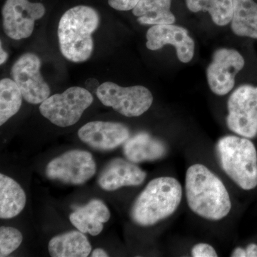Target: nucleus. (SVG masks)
<instances>
[{
  "label": "nucleus",
  "instance_id": "7ed1b4c3",
  "mask_svg": "<svg viewBox=\"0 0 257 257\" xmlns=\"http://www.w3.org/2000/svg\"><path fill=\"white\" fill-rule=\"evenodd\" d=\"M182 198V187L177 179L170 177L153 179L134 203L132 219L142 226L156 224L175 212Z\"/></svg>",
  "mask_w": 257,
  "mask_h": 257
},
{
  "label": "nucleus",
  "instance_id": "2eb2a0df",
  "mask_svg": "<svg viewBox=\"0 0 257 257\" xmlns=\"http://www.w3.org/2000/svg\"><path fill=\"white\" fill-rule=\"evenodd\" d=\"M110 219V211L99 199H92L84 207L77 208L69 216L71 223L82 233L92 236L100 234L104 228L103 223Z\"/></svg>",
  "mask_w": 257,
  "mask_h": 257
},
{
  "label": "nucleus",
  "instance_id": "ddd939ff",
  "mask_svg": "<svg viewBox=\"0 0 257 257\" xmlns=\"http://www.w3.org/2000/svg\"><path fill=\"white\" fill-rule=\"evenodd\" d=\"M130 135L127 126L111 121H90L78 131L79 138L83 143L101 151L114 150L124 144Z\"/></svg>",
  "mask_w": 257,
  "mask_h": 257
},
{
  "label": "nucleus",
  "instance_id": "6ab92c4d",
  "mask_svg": "<svg viewBox=\"0 0 257 257\" xmlns=\"http://www.w3.org/2000/svg\"><path fill=\"white\" fill-rule=\"evenodd\" d=\"M25 191L8 176L0 175V218L12 219L18 216L26 205Z\"/></svg>",
  "mask_w": 257,
  "mask_h": 257
},
{
  "label": "nucleus",
  "instance_id": "bb28decb",
  "mask_svg": "<svg viewBox=\"0 0 257 257\" xmlns=\"http://www.w3.org/2000/svg\"><path fill=\"white\" fill-rule=\"evenodd\" d=\"M231 256L233 257H246V250L241 247L235 248L231 253Z\"/></svg>",
  "mask_w": 257,
  "mask_h": 257
},
{
  "label": "nucleus",
  "instance_id": "b1692460",
  "mask_svg": "<svg viewBox=\"0 0 257 257\" xmlns=\"http://www.w3.org/2000/svg\"><path fill=\"white\" fill-rule=\"evenodd\" d=\"M194 257H216L217 253L213 246L206 243H199L194 245L192 249Z\"/></svg>",
  "mask_w": 257,
  "mask_h": 257
},
{
  "label": "nucleus",
  "instance_id": "20e7f679",
  "mask_svg": "<svg viewBox=\"0 0 257 257\" xmlns=\"http://www.w3.org/2000/svg\"><path fill=\"white\" fill-rule=\"evenodd\" d=\"M219 165L225 173L241 189L257 186V152L249 139L234 135L223 137L216 145Z\"/></svg>",
  "mask_w": 257,
  "mask_h": 257
},
{
  "label": "nucleus",
  "instance_id": "cd10ccee",
  "mask_svg": "<svg viewBox=\"0 0 257 257\" xmlns=\"http://www.w3.org/2000/svg\"><path fill=\"white\" fill-rule=\"evenodd\" d=\"M91 256L92 257H107L109 255L102 248H96L92 251Z\"/></svg>",
  "mask_w": 257,
  "mask_h": 257
},
{
  "label": "nucleus",
  "instance_id": "f8f14e48",
  "mask_svg": "<svg viewBox=\"0 0 257 257\" xmlns=\"http://www.w3.org/2000/svg\"><path fill=\"white\" fill-rule=\"evenodd\" d=\"M146 46L148 50L157 51L166 45L175 47L178 60L189 63L195 55L196 45L188 30L175 24L153 25L147 30Z\"/></svg>",
  "mask_w": 257,
  "mask_h": 257
},
{
  "label": "nucleus",
  "instance_id": "dca6fc26",
  "mask_svg": "<svg viewBox=\"0 0 257 257\" xmlns=\"http://www.w3.org/2000/svg\"><path fill=\"white\" fill-rule=\"evenodd\" d=\"M123 152L128 161L140 163L162 158L167 149L163 142L152 138L148 133H140L125 142Z\"/></svg>",
  "mask_w": 257,
  "mask_h": 257
},
{
  "label": "nucleus",
  "instance_id": "a878e982",
  "mask_svg": "<svg viewBox=\"0 0 257 257\" xmlns=\"http://www.w3.org/2000/svg\"><path fill=\"white\" fill-rule=\"evenodd\" d=\"M246 256L257 257V245L250 243L246 248Z\"/></svg>",
  "mask_w": 257,
  "mask_h": 257
},
{
  "label": "nucleus",
  "instance_id": "c85d7f7f",
  "mask_svg": "<svg viewBox=\"0 0 257 257\" xmlns=\"http://www.w3.org/2000/svg\"><path fill=\"white\" fill-rule=\"evenodd\" d=\"M0 64H3L8 60V54L4 50H3V44L1 42V47H0Z\"/></svg>",
  "mask_w": 257,
  "mask_h": 257
},
{
  "label": "nucleus",
  "instance_id": "f257e3e1",
  "mask_svg": "<svg viewBox=\"0 0 257 257\" xmlns=\"http://www.w3.org/2000/svg\"><path fill=\"white\" fill-rule=\"evenodd\" d=\"M186 196L189 208L208 220L219 221L229 214V194L219 177L206 166L195 164L187 170Z\"/></svg>",
  "mask_w": 257,
  "mask_h": 257
},
{
  "label": "nucleus",
  "instance_id": "393cba45",
  "mask_svg": "<svg viewBox=\"0 0 257 257\" xmlns=\"http://www.w3.org/2000/svg\"><path fill=\"white\" fill-rule=\"evenodd\" d=\"M140 0H108L109 6L118 11L133 10Z\"/></svg>",
  "mask_w": 257,
  "mask_h": 257
},
{
  "label": "nucleus",
  "instance_id": "f03ea898",
  "mask_svg": "<svg viewBox=\"0 0 257 257\" xmlns=\"http://www.w3.org/2000/svg\"><path fill=\"white\" fill-rule=\"evenodd\" d=\"M99 15L91 7H74L60 20L58 39L61 53L74 63L86 62L94 50L92 34L99 25Z\"/></svg>",
  "mask_w": 257,
  "mask_h": 257
},
{
  "label": "nucleus",
  "instance_id": "4468645a",
  "mask_svg": "<svg viewBox=\"0 0 257 257\" xmlns=\"http://www.w3.org/2000/svg\"><path fill=\"white\" fill-rule=\"evenodd\" d=\"M146 177V172L134 162L117 158L106 165L98 183L104 190L114 191L123 187L141 185Z\"/></svg>",
  "mask_w": 257,
  "mask_h": 257
},
{
  "label": "nucleus",
  "instance_id": "aec40b11",
  "mask_svg": "<svg viewBox=\"0 0 257 257\" xmlns=\"http://www.w3.org/2000/svg\"><path fill=\"white\" fill-rule=\"evenodd\" d=\"M172 0H140L133 10L140 25H167L176 23L175 15L171 11Z\"/></svg>",
  "mask_w": 257,
  "mask_h": 257
},
{
  "label": "nucleus",
  "instance_id": "5701e85b",
  "mask_svg": "<svg viewBox=\"0 0 257 257\" xmlns=\"http://www.w3.org/2000/svg\"><path fill=\"white\" fill-rule=\"evenodd\" d=\"M23 236L18 229L11 226L0 227V256H9L23 242Z\"/></svg>",
  "mask_w": 257,
  "mask_h": 257
},
{
  "label": "nucleus",
  "instance_id": "412c9836",
  "mask_svg": "<svg viewBox=\"0 0 257 257\" xmlns=\"http://www.w3.org/2000/svg\"><path fill=\"white\" fill-rule=\"evenodd\" d=\"M192 13H207L219 27L229 25L233 16V0H185Z\"/></svg>",
  "mask_w": 257,
  "mask_h": 257
},
{
  "label": "nucleus",
  "instance_id": "9b49d317",
  "mask_svg": "<svg viewBox=\"0 0 257 257\" xmlns=\"http://www.w3.org/2000/svg\"><path fill=\"white\" fill-rule=\"evenodd\" d=\"M2 14L5 33L13 40H20L31 36L35 21L43 18L45 8L29 0H7Z\"/></svg>",
  "mask_w": 257,
  "mask_h": 257
},
{
  "label": "nucleus",
  "instance_id": "4be33fe9",
  "mask_svg": "<svg viewBox=\"0 0 257 257\" xmlns=\"http://www.w3.org/2000/svg\"><path fill=\"white\" fill-rule=\"evenodd\" d=\"M23 96L13 79L0 81V125H3L20 110Z\"/></svg>",
  "mask_w": 257,
  "mask_h": 257
},
{
  "label": "nucleus",
  "instance_id": "1a4fd4ad",
  "mask_svg": "<svg viewBox=\"0 0 257 257\" xmlns=\"http://www.w3.org/2000/svg\"><path fill=\"white\" fill-rule=\"evenodd\" d=\"M95 173L96 163L92 154L78 150L54 159L46 168L48 178L73 185L85 183Z\"/></svg>",
  "mask_w": 257,
  "mask_h": 257
},
{
  "label": "nucleus",
  "instance_id": "f3484780",
  "mask_svg": "<svg viewBox=\"0 0 257 257\" xmlns=\"http://www.w3.org/2000/svg\"><path fill=\"white\" fill-rule=\"evenodd\" d=\"M48 250L52 257H87L92 246L84 233L72 231L52 238Z\"/></svg>",
  "mask_w": 257,
  "mask_h": 257
},
{
  "label": "nucleus",
  "instance_id": "423d86ee",
  "mask_svg": "<svg viewBox=\"0 0 257 257\" xmlns=\"http://www.w3.org/2000/svg\"><path fill=\"white\" fill-rule=\"evenodd\" d=\"M226 122L232 133L253 139L257 135V86L243 84L231 92Z\"/></svg>",
  "mask_w": 257,
  "mask_h": 257
},
{
  "label": "nucleus",
  "instance_id": "9d476101",
  "mask_svg": "<svg viewBox=\"0 0 257 257\" xmlns=\"http://www.w3.org/2000/svg\"><path fill=\"white\" fill-rule=\"evenodd\" d=\"M41 60L35 54L25 53L13 64L11 74L23 99L32 104H41L50 96V88L42 77Z\"/></svg>",
  "mask_w": 257,
  "mask_h": 257
},
{
  "label": "nucleus",
  "instance_id": "6e6552de",
  "mask_svg": "<svg viewBox=\"0 0 257 257\" xmlns=\"http://www.w3.org/2000/svg\"><path fill=\"white\" fill-rule=\"evenodd\" d=\"M244 66V57L239 51L227 47L216 50L206 70L211 92L217 96L229 94L234 89L236 76Z\"/></svg>",
  "mask_w": 257,
  "mask_h": 257
},
{
  "label": "nucleus",
  "instance_id": "0eeeda50",
  "mask_svg": "<svg viewBox=\"0 0 257 257\" xmlns=\"http://www.w3.org/2000/svg\"><path fill=\"white\" fill-rule=\"evenodd\" d=\"M96 94L104 106L127 117L143 115L151 107L154 99L152 92L144 86L124 87L111 82L101 84Z\"/></svg>",
  "mask_w": 257,
  "mask_h": 257
},
{
  "label": "nucleus",
  "instance_id": "39448f33",
  "mask_svg": "<svg viewBox=\"0 0 257 257\" xmlns=\"http://www.w3.org/2000/svg\"><path fill=\"white\" fill-rule=\"evenodd\" d=\"M92 102L93 96L87 89L72 87L49 96L40 104V111L52 124L67 127L75 124Z\"/></svg>",
  "mask_w": 257,
  "mask_h": 257
},
{
  "label": "nucleus",
  "instance_id": "a211bd4d",
  "mask_svg": "<svg viewBox=\"0 0 257 257\" xmlns=\"http://www.w3.org/2000/svg\"><path fill=\"white\" fill-rule=\"evenodd\" d=\"M236 36L257 40V3L254 0H233V16L230 23Z\"/></svg>",
  "mask_w": 257,
  "mask_h": 257
}]
</instances>
